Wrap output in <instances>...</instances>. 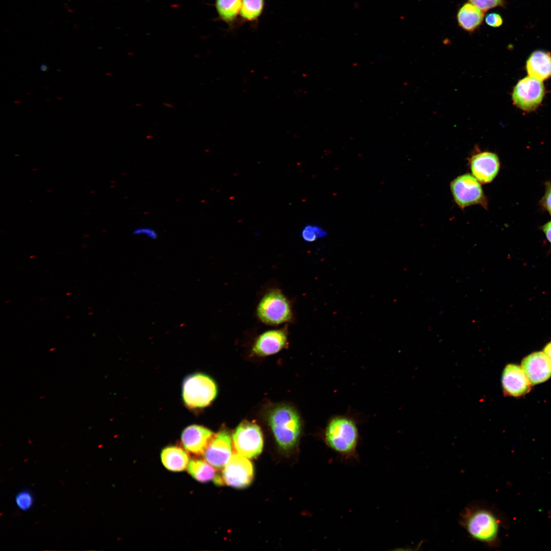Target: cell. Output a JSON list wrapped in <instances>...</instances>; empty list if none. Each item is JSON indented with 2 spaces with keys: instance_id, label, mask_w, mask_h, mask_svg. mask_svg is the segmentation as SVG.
<instances>
[{
  "instance_id": "1",
  "label": "cell",
  "mask_w": 551,
  "mask_h": 551,
  "mask_svg": "<svg viewBox=\"0 0 551 551\" xmlns=\"http://www.w3.org/2000/svg\"><path fill=\"white\" fill-rule=\"evenodd\" d=\"M269 425L278 445L284 449L294 447L298 442L302 430L297 412L285 405L272 409L268 415Z\"/></svg>"
},
{
  "instance_id": "2",
  "label": "cell",
  "mask_w": 551,
  "mask_h": 551,
  "mask_svg": "<svg viewBox=\"0 0 551 551\" xmlns=\"http://www.w3.org/2000/svg\"><path fill=\"white\" fill-rule=\"evenodd\" d=\"M327 445L337 453L346 458L356 453L358 440L357 427L352 420L336 417L328 424L324 432Z\"/></svg>"
},
{
  "instance_id": "3",
  "label": "cell",
  "mask_w": 551,
  "mask_h": 551,
  "mask_svg": "<svg viewBox=\"0 0 551 551\" xmlns=\"http://www.w3.org/2000/svg\"><path fill=\"white\" fill-rule=\"evenodd\" d=\"M217 392L214 380L204 373L191 374L183 383V400L187 407L191 409L208 406L215 398Z\"/></svg>"
},
{
  "instance_id": "4",
  "label": "cell",
  "mask_w": 551,
  "mask_h": 551,
  "mask_svg": "<svg viewBox=\"0 0 551 551\" xmlns=\"http://www.w3.org/2000/svg\"><path fill=\"white\" fill-rule=\"evenodd\" d=\"M261 321L269 325H278L292 319L290 304L281 291L273 289L262 297L257 308Z\"/></svg>"
},
{
  "instance_id": "5",
  "label": "cell",
  "mask_w": 551,
  "mask_h": 551,
  "mask_svg": "<svg viewBox=\"0 0 551 551\" xmlns=\"http://www.w3.org/2000/svg\"><path fill=\"white\" fill-rule=\"evenodd\" d=\"M463 522L466 530L474 539L491 543L497 537L498 520L488 510L482 509L468 510L464 515Z\"/></svg>"
},
{
  "instance_id": "6",
  "label": "cell",
  "mask_w": 551,
  "mask_h": 551,
  "mask_svg": "<svg viewBox=\"0 0 551 551\" xmlns=\"http://www.w3.org/2000/svg\"><path fill=\"white\" fill-rule=\"evenodd\" d=\"M454 199L461 209L480 205L487 208V202L480 183L471 174L465 173L457 177L450 183Z\"/></svg>"
},
{
  "instance_id": "7",
  "label": "cell",
  "mask_w": 551,
  "mask_h": 551,
  "mask_svg": "<svg viewBox=\"0 0 551 551\" xmlns=\"http://www.w3.org/2000/svg\"><path fill=\"white\" fill-rule=\"evenodd\" d=\"M233 442L238 454L254 458L262 452L263 438L260 427L256 423L246 420L241 422L233 435Z\"/></svg>"
},
{
  "instance_id": "8",
  "label": "cell",
  "mask_w": 551,
  "mask_h": 551,
  "mask_svg": "<svg viewBox=\"0 0 551 551\" xmlns=\"http://www.w3.org/2000/svg\"><path fill=\"white\" fill-rule=\"evenodd\" d=\"M221 475L226 485L238 489L244 488L253 481V466L247 457L234 454L224 466Z\"/></svg>"
},
{
  "instance_id": "9",
  "label": "cell",
  "mask_w": 551,
  "mask_h": 551,
  "mask_svg": "<svg viewBox=\"0 0 551 551\" xmlns=\"http://www.w3.org/2000/svg\"><path fill=\"white\" fill-rule=\"evenodd\" d=\"M544 93L542 82L529 76L517 83L512 93V99L519 108L530 111L535 109L541 103Z\"/></svg>"
},
{
  "instance_id": "10",
  "label": "cell",
  "mask_w": 551,
  "mask_h": 551,
  "mask_svg": "<svg viewBox=\"0 0 551 551\" xmlns=\"http://www.w3.org/2000/svg\"><path fill=\"white\" fill-rule=\"evenodd\" d=\"M472 175L482 184L491 182L500 168L497 156L492 152L478 151L469 159Z\"/></svg>"
},
{
  "instance_id": "11",
  "label": "cell",
  "mask_w": 551,
  "mask_h": 551,
  "mask_svg": "<svg viewBox=\"0 0 551 551\" xmlns=\"http://www.w3.org/2000/svg\"><path fill=\"white\" fill-rule=\"evenodd\" d=\"M232 440L226 429L220 430L210 443L204 455L206 460L217 468L225 466L232 456Z\"/></svg>"
},
{
  "instance_id": "12",
  "label": "cell",
  "mask_w": 551,
  "mask_h": 551,
  "mask_svg": "<svg viewBox=\"0 0 551 551\" xmlns=\"http://www.w3.org/2000/svg\"><path fill=\"white\" fill-rule=\"evenodd\" d=\"M521 368L533 385L543 382L551 377V360L542 352L533 353L524 358Z\"/></svg>"
},
{
  "instance_id": "13",
  "label": "cell",
  "mask_w": 551,
  "mask_h": 551,
  "mask_svg": "<svg viewBox=\"0 0 551 551\" xmlns=\"http://www.w3.org/2000/svg\"><path fill=\"white\" fill-rule=\"evenodd\" d=\"M215 434L208 428L197 424L186 427L182 432L181 441L188 452L204 454Z\"/></svg>"
},
{
  "instance_id": "14",
  "label": "cell",
  "mask_w": 551,
  "mask_h": 551,
  "mask_svg": "<svg viewBox=\"0 0 551 551\" xmlns=\"http://www.w3.org/2000/svg\"><path fill=\"white\" fill-rule=\"evenodd\" d=\"M531 383L523 370L517 365L510 364L505 368L502 374V386L505 392L509 395L518 396L528 392Z\"/></svg>"
},
{
  "instance_id": "15",
  "label": "cell",
  "mask_w": 551,
  "mask_h": 551,
  "mask_svg": "<svg viewBox=\"0 0 551 551\" xmlns=\"http://www.w3.org/2000/svg\"><path fill=\"white\" fill-rule=\"evenodd\" d=\"M287 342L286 329L266 331L260 335L253 347V353L259 356L271 355L285 347Z\"/></svg>"
},
{
  "instance_id": "16",
  "label": "cell",
  "mask_w": 551,
  "mask_h": 551,
  "mask_svg": "<svg viewBox=\"0 0 551 551\" xmlns=\"http://www.w3.org/2000/svg\"><path fill=\"white\" fill-rule=\"evenodd\" d=\"M526 68L529 76L539 81L551 76V55L542 51L533 52L528 58Z\"/></svg>"
},
{
  "instance_id": "17",
  "label": "cell",
  "mask_w": 551,
  "mask_h": 551,
  "mask_svg": "<svg viewBox=\"0 0 551 551\" xmlns=\"http://www.w3.org/2000/svg\"><path fill=\"white\" fill-rule=\"evenodd\" d=\"M484 13L471 3H465L458 10L457 20L458 25L464 31L473 33L482 24Z\"/></svg>"
},
{
  "instance_id": "18",
  "label": "cell",
  "mask_w": 551,
  "mask_h": 551,
  "mask_svg": "<svg viewBox=\"0 0 551 551\" xmlns=\"http://www.w3.org/2000/svg\"><path fill=\"white\" fill-rule=\"evenodd\" d=\"M161 459L166 469L174 472L185 470L190 461L187 453L177 446H168L163 448L161 453Z\"/></svg>"
},
{
  "instance_id": "19",
  "label": "cell",
  "mask_w": 551,
  "mask_h": 551,
  "mask_svg": "<svg viewBox=\"0 0 551 551\" xmlns=\"http://www.w3.org/2000/svg\"><path fill=\"white\" fill-rule=\"evenodd\" d=\"M242 0H215V8L221 20L233 27L239 20Z\"/></svg>"
},
{
  "instance_id": "20",
  "label": "cell",
  "mask_w": 551,
  "mask_h": 551,
  "mask_svg": "<svg viewBox=\"0 0 551 551\" xmlns=\"http://www.w3.org/2000/svg\"><path fill=\"white\" fill-rule=\"evenodd\" d=\"M214 468L206 460L196 459L189 461L187 470L196 481L205 483L211 481L214 482L219 476V474L216 472Z\"/></svg>"
},
{
  "instance_id": "21",
  "label": "cell",
  "mask_w": 551,
  "mask_h": 551,
  "mask_svg": "<svg viewBox=\"0 0 551 551\" xmlns=\"http://www.w3.org/2000/svg\"><path fill=\"white\" fill-rule=\"evenodd\" d=\"M265 0H242L239 18L243 22H256L261 16Z\"/></svg>"
},
{
  "instance_id": "22",
  "label": "cell",
  "mask_w": 551,
  "mask_h": 551,
  "mask_svg": "<svg viewBox=\"0 0 551 551\" xmlns=\"http://www.w3.org/2000/svg\"><path fill=\"white\" fill-rule=\"evenodd\" d=\"M327 232L316 225L308 224L302 230V237L304 240L308 242L315 241L318 238L326 236Z\"/></svg>"
},
{
  "instance_id": "23",
  "label": "cell",
  "mask_w": 551,
  "mask_h": 551,
  "mask_svg": "<svg viewBox=\"0 0 551 551\" xmlns=\"http://www.w3.org/2000/svg\"><path fill=\"white\" fill-rule=\"evenodd\" d=\"M17 507L22 511H27L31 508L33 504L32 494L28 490H23L18 493L15 498Z\"/></svg>"
},
{
  "instance_id": "24",
  "label": "cell",
  "mask_w": 551,
  "mask_h": 551,
  "mask_svg": "<svg viewBox=\"0 0 551 551\" xmlns=\"http://www.w3.org/2000/svg\"><path fill=\"white\" fill-rule=\"evenodd\" d=\"M468 1L484 13L490 9L504 5L503 0H468Z\"/></svg>"
},
{
  "instance_id": "25",
  "label": "cell",
  "mask_w": 551,
  "mask_h": 551,
  "mask_svg": "<svg viewBox=\"0 0 551 551\" xmlns=\"http://www.w3.org/2000/svg\"><path fill=\"white\" fill-rule=\"evenodd\" d=\"M134 236H143L151 240H156L158 237V233L156 230L149 227H139L132 231Z\"/></svg>"
},
{
  "instance_id": "26",
  "label": "cell",
  "mask_w": 551,
  "mask_h": 551,
  "mask_svg": "<svg viewBox=\"0 0 551 551\" xmlns=\"http://www.w3.org/2000/svg\"><path fill=\"white\" fill-rule=\"evenodd\" d=\"M485 22L489 26L497 28L502 26L503 20L502 16L499 14L492 12L486 15Z\"/></svg>"
},
{
  "instance_id": "27",
  "label": "cell",
  "mask_w": 551,
  "mask_h": 551,
  "mask_svg": "<svg viewBox=\"0 0 551 551\" xmlns=\"http://www.w3.org/2000/svg\"><path fill=\"white\" fill-rule=\"evenodd\" d=\"M542 204L551 215V183L546 184L545 193L542 199Z\"/></svg>"
},
{
  "instance_id": "28",
  "label": "cell",
  "mask_w": 551,
  "mask_h": 551,
  "mask_svg": "<svg viewBox=\"0 0 551 551\" xmlns=\"http://www.w3.org/2000/svg\"><path fill=\"white\" fill-rule=\"evenodd\" d=\"M542 230L548 241L551 244V221L542 227Z\"/></svg>"
},
{
  "instance_id": "29",
  "label": "cell",
  "mask_w": 551,
  "mask_h": 551,
  "mask_svg": "<svg viewBox=\"0 0 551 551\" xmlns=\"http://www.w3.org/2000/svg\"><path fill=\"white\" fill-rule=\"evenodd\" d=\"M551 360V342L548 343L544 347L543 352Z\"/></svg>"
},
{
  "instance_id": "30",
  "label": "cell",
  "mask_w": 551,
  "mask_h": 551,
  "mask_svg": "<svg viewBox=\"0 0 551 551\" xmlns=\"http://www.w3.org/2000/svg\"><path fill=\"white\" fill-rule=\"evenodd\" d=\"M47 70H48V66L46 64L43 63V64H42L40 65V70L41 72H45Z\"/></svg>"
}]
</instances>
